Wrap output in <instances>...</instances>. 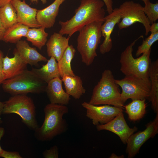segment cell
Here are the masks:
<instances>
[{"label":"cell","instance_id":"1","mask_svg":"<svg viewBox=\"0 0 158 158\" xmlns=\"http://www.w3.org/2000/svg\"><path fill=\"white\" fill-rule=\"evenodd\" d=\"M104 3L102 0H80V4L75 11V15L65 22L60 20L61 28L59 33L70 38L85 25L94 22H104Z\"/></svg>","mask_w":158,"mask_h":158},{"label":"cell","instance_id":"2","mask_svg":"<svg viewBox=\"0 0 158 158\" xmlns=\"http://www.w3.org/2000/svg\"><path fill=\"white\" fill-rule=\"evenodd\" d=\"M44 111L43 123L35 130V134L39 140L47 141L67 130L68 124L63 116L68 112V109L66 105L50 103L45 106Z\"/></svg>","mask_w":158,"mask_h":158},{"label":"cell","instance_id":"3","mask_svg":"<svg viewBox=\"0 0 158 158\" xmlns=\"http://www.w3.org/2000/svg\"><path fill=\"white\" fill-rule=\"evenodd\" d=\"M112 71L105 70L103 72L101 78L94 87L90 104L99 105H112L123 109L119 86L116 83Z\"/></svg>","mask_w":158,"mask_h":158},{"label":"cell","instance_id":"4","mask_svg":"<svg viewBox=\"0 0 158 158\" xmlns=\"http://www.w3.org/2000/svg\"><path fill=\"white\" fill-rule=\"evenodd\" d=\"M104 22H94L79 31L77 38V49L82 62L89 66L97 56L96 50L101 42V26Z\"/></svg>","mask_w":158,"mask_h":158},{"label":"cell","instance_id":"5","mask_svg":"<svg viewBox=\"0 0 158 158\" xmlns=\"http://www.w3.org/2000/svg\"><path fill=\"white\" fill-rule=\"evenodd\" d=\"M47 84L32 71L26 69L20 74L5 80L2 87L5 92L13 95L39 94L45 91Z\"/></svg>","mask_w":158,"mask_h":158},{"label":"cell","instance_id":"6","mask_svg":"<svg viewBox=\"0 0 158 158\" xmlns=\"http://www.w3.org/2000/svg\"><path fill=\"white\" fill-rule=\"evenodd\" d=\"M141 38H143V35L135 40L121 54L120 70L125 76H134L144 79L149 78V69L151 62V49L137 58H134L132 54L133 47L136 42Z\"/></svg>","mask_w":158,"mask_h":158},{"label":"cell","instance_id":"7","mask_svg":"<svg viewBox=\"0 0 158 158\" xmlns=\"http://www.w3.org/2000/svg\"><path fill=\"white\" fill-rule=\"evenodd\" d=\"M4 103L2 114H16L32 129L39 127L36 118L35 108L32 99L26 95H13Z\"/></svg>","mask_w":158,"mask_h":158},{"label":"cell","instance_id":"8","mask_svg":"<svg viewBox=\"0 0 158 158\" xmlns=\"http://www.w3.org/2000/svg\"><path fill=\"white\" fill-rule=\"evenodd\" d=\"M122 89L121 97L123 104L127 99H142L149 98L151 88L149 78H142L134 76H125L121 80L115 79Z\"/></svg>","mask_w":158,"mask_h":158},{"label":"cell","instance_id":"9","mask_svg":"<svg viewBox=\"0 0 158 158\" xmlns=\"http://www.w3.org/2000/svg\"><path fill=\"white\" fill-rule=\"evenodd\" d=\"M143 7L139 3L133 1L123 3L118 8L121 19L118 23L119 30L127 28L136 23L144 26L145 35H148L150 23L143 11Z\"/></svg>","mask_w":158,"mask_h":158},{"label":"cell","instance_id":"10","mask_svg":"<svg viewBox=\"0 0 158 158\" xmlns=\"http://www.w3.org/2000/svg\"><path fill=\"white\" fill-rule=\"evenodd\" d=\"M144 130L131 135L128 139L126 152L128 158L134 157L139 152L143 144L150 138L154 137L158 133V113L155 118L146 125Z\"/></svg>","mask_w":158,"mask_h":158},{"label":"cell","instance_id":"11","mask_svg":"<svg viewBox=\"0 0 158 158\" xmlns=\"http://www.w3.org/2000/svg\"><path fill=\"white\" fill-rule=\"evenodd\" d=\"M81 105L86 110V116L96 126L108 123L123 111L122 108L107 104L95 105L84 102Z\"/></svg>","mask_w":158,"mask_h":158},{"label":"cell","instance_id":"12","mask_svg":"<svg viewBox=\"0 0 158 158\" xmlns=\"http://www.w3.org/2000/svg\"><path fill=\"white\" fill-rule=\"evenodd\" d=\"M96 126L98 131L105 130L116 134L124 144H126L129 137L138 129L135 126L132 128L129 127L125 120L123 112L120 113L108 123Z\"/></svg>","mask_w":158,"mask_h":158},{"label":"cell","instance_id":"13","mask_svg":"<svg viewBox=\"0 0 158 158\" xmlns=\"http://www.w3.org/2000/svg\"><path fill=\"white\" fill-rule=\"evenodd\" d=\"M121 18V13L118 8L114 9L111 13L105 16L101 28L102 36L104 38L99 47L101 54H104L111 50L113 44L111 35L115 25L120 22Z\"/></svg>","mask_w":158,"mask_h":158},{"label":"cell","instance_id":"14","mask_svg":"<svg viewBox=\"0 0 158 158\" xmlns=\"http://www.w3.org/2000/svg\"><path fill=\"white\" fill-rule=\"evenodd\" d=\"M11 3L16 11L18 23L29 28L41 27L36 19L37 9L30 7L25 1L13 0Z\"/></svg>","mask_w":158,"mask_h":158},{"label":"cell","instance_id":"15","mask_svg":"<svg viewBox=\"0 0 158 158\" xmlns=\"http://www.w3.org/2000/svg\"><path fill=\"white\" fill-rule=\"evenodd\" d=\"M62 82L60 78L57 77L47 83L45 91L51 103L66 105L69 104L70 96L63 89Z\"/></svg>","mask_w":158,"mask_h":158},{"label":"cell","instance_id":"16","mask_svg":"<svg viewBox=\"0 0 158 158\" xmlns=\"http://www.w3.org/2000/svg\"><path fill=\"white\" fill-rule=\"evenodd\" d=\"M13 53V57L6 56L3 59V72L6 80L20 74L27 69V64L22 59L15 48Z\"/></svg>","mask_w":158,"mask_h":158},{"label":"cell","instance_id":"17","mask_svg":"<svg viewBox=\"0 0 158 158\" xmlns=\"http://www.w3.org/2000/svg\"><path fill=\"white\" fill-rule=\"evenodd\" d=\"M70 38L63 36L59 32H54L46 43L48 56H53L56 61H59L69 46Z\"/></svg>","mask_w":158,"mask_h":158},{"label":"cell","instance_id":"18","mask_svg":"<svg viewBox=\"0 0 158 158\" xmlns=\"http://www.w3.org/2000/svg\"><path fill=\"white\" fill-rule=\"evenodd\" d=\"M15 49L27 64L37 66L39 62L47 61L46 57L38 52L35 48L30 47L25 40L18 41L16 44Z\"/></svg>","mask_w":158,"mask_h":158},{"label":"cell","instance_id":"19","mask_svg":"<svg viewBox=\"0 0 158 158\" xmlns=\"http://www.w3.org/2000/svg\"><path fill=\"white\" fill-rule=\"evenodd\" d=\"M62 3L61 0H55L47 7L37 10L36 19L41 27L47 28L53 26L59 13V7Z\"/></svg>","mask_w":158,"mask_h":158},{"label":"cell","instance_id":"20","mask_svg":"<svg viewBox=\"0 0 158 158\" xmlns=\"http://www.w3.org/2000/svg\"><path fill=\"white\" fill-rule=\"evenodd\" d=\"M41 80L47 83L53 79L60 78L58 63L53 56L47 60L46 64L40 68H32L31 70Z\"/></svg>","mask_w":158,"mask_h":158},{"label":"cell","instance_id":"21","mask_svg":"<svg viewBox=\"0 0 158 158\" xmlns=\"http://www.w3.org/2000/svg\"><path fill=\"white\" fill-rule=\"evenodd\" d=\"M66 92L70 96L75 99H79L86 92L83 86V82L81 78L78 76H72L65 75L62 78Z\"/></svg>","mask_w":158,"mask_h":158},{"label":"cell","instance_id":"22","mask_svg":"<svg viewBox=\"0 0 158 158\" xmlns=\"http://www.w3.org/2000/svg\"><path fill=\"white\" fill-rule=\"evenodd\" d=\"M151 88L149 98L152 109L158 113V60L151 62L149 71Z\"/></svg>","mask_w":158,"mask_h":158},{"label":"cell","instance_id":"23","mask_svg":"<svg viewBox=\"0 0 158 158\" xmlns=\"http://www.w3.org/2000/svg\"><path fill=\"white\" fill-rule=\"evenodd\" d=\"M76 50L72 44L65 50L62 57L58 61V64L61 78L65 75H75L71 66V62L74 58Z\"/></svg>","mask_w":158,"mask_h":158},{"label":"cell","instance_id":"24","mask_svg":"<svg viewBox=\"0 0 158 158\" xmlns=\"http://www.w3.org/2000/svg\"><path fill=\"white\" fill-rule=\"evenodd\" d=\"M29 28L18 22L6 30L2 40L6 42L16 44L22 37H25Z\"/></svg>","mask_w":158,"mask_h":158},{"label":"cell","instance_id":"25","mask_svg":"<svg viewBox=\"0 0 158 158\" xmlns=\"http://www.w3.org/2000/svg\"><path fill=\"white\" fill-rule=\"evenodd\" d=\"M145 100V99L133 100L124 106L129 120L135 121L144 116L146 112Z\"/></svg>","mask_w":158,"mask_h":158},{"label":"cell","instance_id":"26","mask_svg":"<svg viewBox=\"0 0 158 158\" xmlns=\"http://www.w3.org/2000/svg\"><path fill=\"white\" fill-rule=\"evenodd\" d=\"M43 27L29 28L25 36L32 45L41 50L46 43L48 34Z\"/></svg>","mask_w":158,"mask_h":158},{"label":"cell","instance_id":"27","mask_svg":"<svg viewBox=\"0 0 158 158\" xmlns=\"http://www.w3.org/2000/svg\"><path fill=\"white\" fill-rule=\"evenodd\" d=\"M0 20L6 30L18 23L16 11L11 2L0 7Z\"/></svg>","mask_w":158,"mask_h":158},{"label":"cell","instance_id":"28","mask_svg":"<svg viewBox=\"0 0 158 158\" xmlns=\"http://www.w3.org/2000/svg\"><path fill=\"white\" fill-rule=\"evenodd\" d=\"M143 11L150 24L155 22L158 19V3L151 2L149 1L145 4Z\"/></svg>","mask_w":158,"mask_h":158},{"label":"cell","instance_id":"29","mask_svg":"<svg viewBox=\"0 0 158 158\" xmlns=\"http://www.w3.org/2000/svg\"><path fill=\"white\" fill-rule=\"evenodd\" d=\"M158 40V32L151 33V35L143 40L142 44L138 48L135 55L137 57L143 54L151 49L152 45Z\"/></svg>","mask_w":158,"mask_h":158},{"label":"cell","instance_id":"30","mask_svg":"<svg viewBox=\"0 0 158 158\" xmlns=\"http://www.w3.org/2000/svg\"><path fill=\"white\" fill-rule=\"evenodd\" d=\"M59 155L58 148L55 145L49 150H45L43 152V157L45 158H58Z\"/></svg>","mask_w":158,"mask_h":158},{"label":"cell","instance_id":"31","mask_svg":"<svg viewBox=\"0 0 158 158\" xmlns=\"http://www.w3.org/2000/svg\"><path fill=\"white\" fill-rule=\"evenodd\" d=\"M0 157L4 158H22L19 153L17 152L7 151L3 150L0 154Z\"/></svg>","mask_w":158,"mask_h":158},{"label":"cell","instance_id":"32","mask_svg":"<svg viewBox=\"0 0 158 158\" xmlns=\"http://www.w3.org/2000/svg\"><path fill=\"white\" fill-rule=\"evenodd\" d=\"M4 57L3 53L0 51V85L2 84L6 78L3 72V59Z\"/></svg>","mask_w":158,"mask_h":158},{"label":"cell","instance_id":"33","mask_svg":"<svg viewBox=\"0 0 158 158\" xmlns=\"http://www.w3.org/2000/svg\"><path fill=\"white\" fill-rule=\"evenodd\" d=\"M103 1L107 8V11L110 14L112 13L113 10V1L112 0H102Z\"/></svg>","mask_w":158,"mask_h":158},{"label":"cell","instance_id":"34","mask_svg":"<svg viewBox=\"0 0 158 158\" xmlns=\"http://www.w3.org/2000/svg\"><path fill=\"white\" fill-rule=\"evenodd\" d=\"M149 28V32L151 33L158 32V23L154 22L151 24Z\"/></svg>","mask_w":158,"mask_h":158},{"label":"cell","instance_id":"35","mask_svg":"<svg viewBox=\"0 0 158 158\" xmlns=\"http://www.w3.org/2000/svg\"><path fill=\"white\" fill-rule=\"evenodd\" d=\"M6 29L4 27L0 20V40H2Z\"/></svg>","mask_w":158,"mask_h":158},{"label":"cell","instance_id":"36","mask_svg":"<svg viewBox=\"0 0 158 158\" xmlns=\"http://www.w3.org/2000/svg\"><path fill=\"white\" fill-rule=\"evenodd\" d=\"M5 133L4 128L1 127H0V154L1 152L3 149L1 148L0 145V141L2 138L3 136Z\"/></svg>","mask_w":158,"mask_h":158},{"label":"cell","instance_id":"37","mask_svg":"<svg viewBox=\"0 0 158 158\" xmlns=\"http://www.w3.org/2000/svg\"><path fill=\"white\" fill-rule=\"evenodd\" d=\"M4 105V103L0 101V125L2 123V121L1 119V116L2 114Z\"/></svg>","mask_w":158,"mask_h":158},{"label":"cell","instance_id":"38","mask_svg":"<svg viewBox=\"0 0 158 158\" xmlns=\"http://www.w3.org/2000/svg\"><path fill=\"white\" fill-rule=\"evenodd\" d=\"M13 0H0V7L3 6L5 4L11 2Z\"/></svg>","mask_w":158,"mask_h":158},{"label":"cell","instance_id":"39","mask_svg":"<svg viewBox=\"0 0 158 158\" xmlns=\"http://www.w3.org/2000/svg\"><path fill=\"white\" fill-rule=\"evenodd\" d=\"M124 157L123 155L118 156L115 154L114 153H113L109 157L110 158H123Z\"/></svg>","mask_w":158,"mask_h":158},{"label":"cell","instance_id":"40","mask_svg":"<svg viewBox=\"0 0 158 158\" xmlns=\"http://www.w3.org/2000/svg\"><path fill=\"white\" fill-rule=\"evenodd\" d=\"M43 4H46L47 2V0H41ZM38 0H30L31 3L37 4Z\"/></svg>","mask_w":158,"mask_h":158},{"label":"cell","instance_id":"41","mask_svg":"<svg viewBox=\"0 0 158 158\" xmlns=\"http://www.w3.org/2000/svg\"><path fill=\"white\" fill-rule=\"evenodd\" d=\"M144 3V4L146 3L147 2L149 1L150 0H142Z\"/></svg>","mask_w":158,"mask_h":158},{"label":"cell","instance_id":"42","mask_svg":"<svg viewBox=\"0 0 158 158\" xmlns=\"http://www.w3.org/2000/svg\"><path fill=\"white\" fill-rule=\"evenodd\" d=\"M61 1L63 2L64 1H65L66 0H61Z\"/></svg>","mask_w":158,"mask_h":158}]
</instances>
